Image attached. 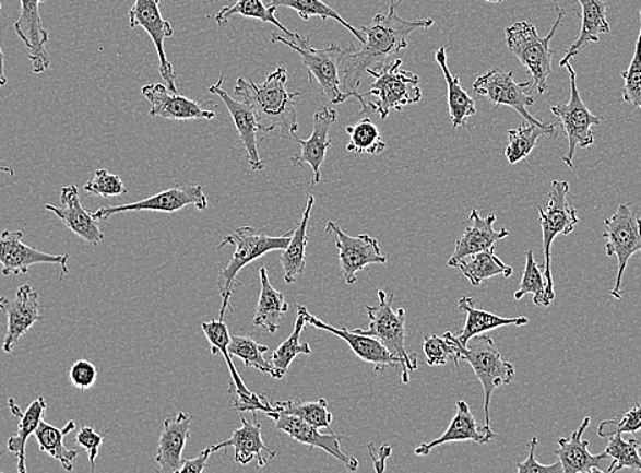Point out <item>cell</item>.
Returning <instances> with one entry per match:
<instances>
[{
    "instance_id": "6da1fadb",
    "label": "cell",
    "mask_w": 641,
    "mask_h": 473,
    "mask_svg": "<svg viewBox=\"0 0 641 473\" xmlns=\"http://www.w3.org/2000/svg\"><path fill=\"white\" fill-rule=\"evenodd\" d=\"M432 20H403L391 0L387 14H377L369 26H361L364 47L344 60L343 91L361 104L360 115L370 111L369 104L360 95L359 86L367 70L382 68L397 59V54L408 47V36L416 29H429Z\"/></svg>"
},
{
    "instance_id": "7a4b0ae2",
    "label": "cell",
    "mask_w": 641,
    "mask_h": 473,
    "mask_svg": "<svg viewBox=\"0 0 641 473\" xmlns=\"http://www.w3.org/2000/svg\"><path fill=\"white\" fill-rule=\"evenodd\" d=\"M287 79L284 66H278L261 85L240 76L235 85V95L242 97L244 103L253 109L262 133H273L278 129L283 137L293 139L299 129L295 98L304 92L289 93L286 90Z\"/></svg>"
},
{
    "instance_id": "3957f363",
    "label": "cell",
    "mask_w": 641,
    "mask_h": 473,
    "mask_svg": "<svg viewBox=\"0 0 641 473\" xmlns=\"http://www.w3.org/2000/svg\"><path fill=\"white\" fill-rule=\"evenodd\" d=\"M294 229L282 236H270L266 234L257 233L251 227H240L235 229L233 234L223 239L222 245L217 249H223L226 246H234L235 251L226 268L218 274L217 288L222 296L221 321H224L226 311L229 307V300L235 293V288L240 285L237 277L245 267L250 262L259 260L264 257L266 252L283 251L292 240Z\"/></svg>"
},
{
    "instance_id": "277c9868",
    "label": "cell",
    "mask_w": 641,
    "mask_h": 473,
    "mask_svg": "<svg viewBox=\"0 0 641 473\" xmlns=\"http://www.w3.org/2000/svg\"><path fill=\"white\" fill-rule=\"evenodd\" d=\"M272 43H282L284 46L298 52L309 74L310 84L319 82L323 95L333 104H342L348 98H353L343 91L342 80H340V69L343 68L344 60L355 52V47L349 44L347 48L339 47L332 44L328 48L311 47L310 36H298L295 40L276 33H272Z\"/></svg>"
},
{
    "instance_id": "5b68a950",
    "label": "cell",
    "mask_w": 641,
    "mask_h": 473,
    "mask_svg": "<svg viewBox=\"0 0 641 473\" xmlns=\"http://www.w3.org/2000/svg\"><path fill=\"white\" fill-rule=\"evenodd\" d=\"M556 11L555 25H553L549 35L545 37H541L536 27L527 21L517 22L506 31L509 51L529 70L533 76V87L538 92V95H544L547 90V79L551 73L553 60L550 43L566 19V13L560 5L556 4Z\"/></svg>"
},
{
    "instance_id": "8992f818",
    "label": "cell",
    "mask_w": 641,
    "mask_h": 473,
    "mask_svg": "<svg viewBox=\"0 0 641 473\" xmlns=\"http://www.w3.org/2000/svg\"><path fill=\"white\" fill-rule=\"evenodd\" d=\"M393 294L387 295L385 291H378V305L366 306L370 321L369 328L355 329V332L380 340L382 345L400 360L402 381L408 383L409 373L418 368V357L415 354H408L405 348V310H393Z\"/></svg>"
},
{
    "instance_id": "52a82bcc",
    "label": "cell",
    "mask_w": 641,
    "mask_h": 473,
    "mask_svg": "<svg viewBox=\"0 0 641 473\" xmlns=\"http://www.w3.org/2000/svg\"><path fill=\"white\" fill-rule=\"evenodd\" d=\"M403 60L396 59L382 68L367 70L375 79L369 92L365 96L376 97L377 102H370L372 111L387 119L389 113L403 111L405 107L418 104L422 98L419 76L402 69Z\"/></svg>"
},
{
    "instance_id": "ba28073f",
    "label": "cell",
    "mask_w": 641,
    "mask_h": 473,
    "mask_svg": "<svg viewBox=\"0 0 641 473\" xmlns=\"http://www.w3.org/2000/svg\"><path fill=\"white\" fill-rule=\"evenodd\" d=\"M533 81H514L512 71L492 68L476 79L473 90L496 106L513 108L514 111L522 115L525 122L538 126L544 131L546 139H556L555 123L544 122L529 113V107H533L535 104V97L529 93L530 90H533Z\"/></svg>"
},
{
    "instance_id": "9c48e42d",
    "label": "cell",
    "mask_w": 641,
    "mask_h": 473,
    "mask_svg": "<svg viewBox=\"0 0 641 473\" xmlns=\"http://www.w3.org/2000/svg\"><path fill=\"white\" fill-rule=\"evenodd\" d=\"M460 359L468 362L485 392V426L490 427V401L495 390L511 383L517 368L502 359L495 340L486 334L475 335L467 346H460Z\"/></svg>"
},
{
    "instance_id": "30bf717a",
    "label": "cell",
    "mask_w": 641,
    "mask_h": 473,
    "mask_svg": "<svg viewBox=\"0 0 641 473\" xmlns=\"http://www.w3.org/2000/svg\"><path fill=\"white\" fill-rule=\"evenodd\" d=\"M539 223L544 235V276L546 280V298L556 299L555 282L551 273V246L558 235H569L579 223L578 212L569 202V184L562 180H553L549 192V205L546 211L539 206Z\"/></svg>"
},
{
    "instance_id": "8fae6325",
    "label": "cell",
    "mask_w": 641,
    "mask_h": 473,
    "mask_svg": "<svg viewBox=\"0 0 641 473\" xmlns=\"http://www.w3.org/2000/svg\"><path fill=\"white\" fill-rule=\"evenodd\" d=\"M569 73V85H571V97L566 104H557L553 106L550 111L556 117L560 118L562 130L568 137V152L562 157V162L569 168L573 167L574 155H577L578 147H589L594 145V126H600L604 122L605 117H598L590 111L582 96H580L577 82V71H574L571 63L563 66Z\"/></svg>"
},
{
    "instance_id": "7c38bea8",
    "label": "cell",
    "mask_w": 641,
    "mask_h": 473,
    "mask_svg": "<svg viewBox=\"0 0 641 473\" xmlns=\"http://www.w3.org/2000/svg\"><path fill=\"white\" fill-rule=\"evenodd\" d=\"M602 236L607 240L606 256L616 257L618 263L616 283L610 295L621 300L622 277L628 262L637 252L641 255V217L627 203H621L617 212L605 220V230Z\"/></svg>"
},
{
    "instance_id": "4fadbf2b",
    "label": "cell",
    "mask_w": 641,
    "mask_h": 473,
    "mask_svg": "<svg viewBox=\"0 0 641 473\" xmlns=\"http://www.w3.org/2000/svg\"><path fill=\"white\" fill-rule=\"evenodd\" d=\"M201 328L211 343L212 354L223 355L227 362L228 370L232 373L233 378L229 394L233 395L234 409L239 412H251V414L259 411L264 412V414L272 412L273 406L271 401L266 399V394L259 395L250 392L242 378H240L237 367L233 363V356L228 352L232 335H229L226 322L221 321V319H213L210 322H202Z\"/></svg>"
},
{
    "instance_id": "5bb4252c",
    "label": "cell",
    "mask_w": 641,
    "mask_h": 473,
    "mask_svg": "<svg viewBox=\"0 0 641 473\" xmlns=\"http://www.w3.org/2000/svg\"><path fill=\"white\" fill-rule=\"evenodd\" d=\"M325 233L332 235L339 249L340 271L345 284L356 283V273L364 271L371 263H387L378 240L370 235L349 236L337 223L328 222Z\"/></svg>"
},
{
    "instance_id": "9a60e30c",
    "label": "cell",
    "mask_w": 641,
    "mask_h": 473,
    "mask_svg": "<svg viewBox=\"0 0 641 473\" xmlns=\"http://www.w3.org/2000/svg\"><path fill=\"white\" fill-rule=\"evenodd\" d=\"M189 205L195 206L199 211H205L207 208V198L201 186L173 187V189L158 192V194L145 198L142 201L126 203V205L100 208L95 213H92V216L100 223L118 213L144 211L175 213Z\"/></svg>"
},
{
    "instance_id": "2e32d148",
    "label": "cell",
    "mask_w": 641,
    "mask_h": 473,
    "mask_svg": "<svg viewBox=\"0 0 641 473\" xmlns=\"http://www.w3.org/2000/svg\"><path fill=\"white\" fill-rule=\"evenodd\" d=\"M131 29L142 27L155 44L158 55V70L169 91L178 93L177 73L174 66L167 59L166 49H164V38L174 36V27L167 20L163 19L161 10V0H135L133 8L129 11Z\"/></svg>"
},
{
    "instance_id": "e0dca14e",
    "label": "cell",
    "mask_w": 641,
    "mask_h": 473,
    "mask_svg": "<svg viewBox=\"0 0 641 473\" xmlns=\"http://www.w3.org/2000/svg\"><path fill=\"white\" fill-rule=\"evenodd\" d=\"M271 421L275 422L277 430L286 433L288 437L309 447L310 450L316 448L322 449L332 458L340 461L349 472L358 471V460L353 456L345 454L340 447L343 438L337 434H322L320 428L309 425L308 422L300 419L298 416L283 414V412L272 411L265 414Z\"/></svg>"
},
{
    "instance_id": "ac0fdd59",
    "label": "cell",
    "mask_w": 641,
    "mask_h": 473,
    "mask_svg": "<svg viewBox=\"0 0 641 473\" xmlns=\"http://www.w3.org/2000/svg\"><path fill=\"white\" fill-rule=\"evenodd\" d=\"M24 234L21 230H4L0 234V265L3 276H20L29 272V268L38 263L59 265L62 268L60 280L69 273V256H54L43 252L22 241Z\"/></svg>"
},
{
    "instance_id": "d6986e66",
    "label": "cell",
    "mask_w": 641,
    "mask_h": 473,
    "mask_svg": "<svg viewBox=\"0 0 641 473\" xmlns=\"http://www.w3.org/2000/svg\"><path fill=\"white\" fill-rule=\"evenodd\" d=\"M41 309L37 291L29 284L21 285L14 299L0 296V310L8 317V332L2 344L5 354L13 352L14 346L29 332L33 324L43 321Z\"/></svg>"
},
{
    "instance_id": "ffe728a7",
    "label": "cell",
    "mask_w": 641,
    "mask_h": 473,
    "mask_svg": "<svg viewBox=\"0 0 641 473\" xmlns=\"http://www.w3.org/2000/svg\"><path fill=\"white\" fill-rule=\"evenodd\" d=\"M297 310L302 312L306 323H309L317 329L325 330V332L343 339L359 359L369 363V365L375 367L377 374H381L387 367L399 368V370L402 368L397 357L393 356L391 352L382 345L380 340L355 332V330L334 328L332 324H328L313 315H310V311L306 309L305 306L298 305Z\"/></svg>"
},
{
    "instance_id": "44dd1931",
    "label": "cell",
    "mask_w": 641,
    "mask_h": 473,
    "mask_svg": "<svg viewBox=\"0 0 641 473\" xmlns=\"http://www.w3.org/2000/svg\"><path fill=\"white\" fill-rule=\"evenodd\" d=\"M47 0H21V15L14 24V31L26 48L31 59L33 73L41 74L51 66V57L46 49L49 40L48 32L43 25L40 4Z\"/></svg>"
},
{
    "instance_id": "7402d4cb",
    "label": "cell",
    "mask_w": 641,
    "mask_h": 473,
    "mask_svg": "<svg viewBox=\"0 0 641 473\" xmlns=\"http://www.w3.org/2000/svg\"><path fill=\"white\" fill-rule=\"evenodd\" d=\"M337 120V113L328 107L317 109L313 117V133L309 140H300L294 135L292 140L299 142L300 152L292 158L294 167H304L309 164L313 169V180L311 185H319L321 181V167L325 162L329 146L332 145L331 131L332 125Z\"/></svg>"
},
{
    "instance_id": "603a6c76",
    "label": "cell",
    "mask_w": 641,
    "mask_h": 473,
    "mask_svg": "<svg viewBox=\"0 0 641 473\" xmlns=\"http://www.w3.org/2000/svg\"><path fill=\"white\" fill-rule=\"evenodd\" d=\"M224 74L216 82L215 85L210 86L212 95L222 98L224 106L227 107L229 115L234 120L235 129H237L240 141L248 153V162L251 169L262 170L265 168V162L261 158L259 152V131H262L259 119L248 104L244 102L234 100L226 91L223 90Z\"/></svg>"
},
{
    "instance_id": "cb8c5ba5",
    "label": "cell",
    "mask_w": 641,
    "mask_h": 473,
    "mask_svg": "<svg viewBox=\"0 0 641 473\" xmlns=\"http://www.w3.org/2000/svg\"><path fill=\"white\" fill-rule=\"evenodd\" d=\"M60 202H62V208L49 205V203L44 208L58 216L71 233L80 236L86 244L93 246L102 244L104 240L103 230L98 227V222L92 216V213L82 206L79 187L75 185L63 187L60 191Z\"/></svg>"
},
{
    "instance_id": "d4e9b609",
    "label": "cell",
    "mask_w": 641,
    "mask_h": 473,
    "mask_svg": "<svg viewBox=\"0 0 641 473\" xmlns=\"http://www.w3.org/2000/svg\"><path fill=\"white\" fill-rule=\"evenodd\" d=\"M142 96L151 103L152 117L171 120H211L216 113L205 109L190 98L173 93L164 84H150L142 87Z\"/></svg>"
},
{
    "instance_id": "484cf974",
    "label": "cell",
    "mask_w": 641,
    "mask_h": 473,
    "mask_svg": "<svg viewBox=\"0 0 641 473\" xmlns=\"http://www.w3.org/2000/svg\"><path fill=\"white\" fill-rule=\"evenodd\" d=\"M240 422L242 427L235 430L233 437L217 445H213V453L221 452L227 448L235 450V463L240 465H248L257 459L259 466L262 469L268 460L276 458L275 450L266 447L264 439H262V427L257 421V412H253V421L249 422L240 412Z\"/></svg>"
},
{
    "instance_id": "4316f807",
    "label": "cell",
    "mask_w": 641,
    "mask_h": 473,
    "mask_svg": "<svg viewBox=\"0 0 641 473\" xmlns=\"http://www.w3.org/2000/svg\"><path fill=\"white\" fill-rule=\"evenodd\" d=\"M496 214H489L487 217H480L476 209L470 214L468 227L465 228L462 238L454 245V251L449 258L448 267L456 268L458 263L465 258L476 255V252L486 251L495 247L497 241L506 239L509 230L502 228L495 229Z\"/></svg>"
},
{
    "instance_id": "83f0119b",
    "label": "cell",
    "mask_w": 641,
    "mask_h": 473,
    "mask_svg": "<svg viewBox=\"0 0 641 473\" xmlns=\"http://www.w3.org/2000/svg\"><path fill=\"white\" fill-rule=\"evenodd\" d=\"M498 438L490 427L480 426L476 422L473 412L465 401L459 400L456 403V415H454L451 425L443 433V436L432 439L430 442L422 444L415 449L416 456L430 454L431 450L441 447V445L451 442L474 441L476 444H489L491 439Z\"/></svg>"
},
{
    "instance_id": "f1b7e54d",
    "label": "cell",
    "mask_w": 641,
    "mask_h": 473,
    "mask_svg": "<svg viewBox=\"0 0 641 473\" xmlns=\"http://www.w3.org/2000/svg\"><path fill=\"white\" fill-rule=\"evenodd\" d=\"M193 416L178 412L175 419L164 421L156 454L158 472L179 473L183 465V450L190 439V426Z\"/></svg>"
},
{
    "instance_id": "f546056e",
    "label": "cell",
    "mask_w": 641,
    "mask_h": 473,
    "mask_svg": "<svg viewBox=\"0 0 641 473\" xmlns=\"http://www.w3.org/2000/svg\"><path fill=\"white\" fill-rule=\"evenodd\" d=\"M591 423V417H584L582 425L569 438L558 439V448L553 452L560 459L563 473H593L604 472L601 464L606 459H609L605 452L601 454H591L589 450L590 441L583 438V434L587 430Z\"/></svg>"
},
{
    "instance_id": "4dcf8cb0",
    "label": "cell",
    "mask_w": 641,
    "mask_h": 473,
    "mask_svg": "<svg viewBox=\"0 0 641 473\" xmlns=\"http://www.w3.org/2000/svg\"><path fill=\"white\" fill-rule=\"evenodd\" d=\"M582 5V27H580L577 40L569 47L566 57L561 59L560 68L569 60L577 57L591 44L600 42V36L610 33V24L606 20L607 5L605 0H578Z\"/></svg>"
},
{
    "instance_id": "1f68e13d",
    "label": "cell",
    "mask_w": 641,
    "mask_h": 473,
    "mask_svg": "<svg viewBox=\"0 0 641 473\" xmlns=\"http://www.w3.org/2000/svg\"><path fill=\"white\" fill-rule=\"evenodd\" d=\"M459 309L467 315L464 328L456 334V339L462 346H467L468 341L475 335L485 334L490 330L502 327H524V324L529 323L527 317L506 318L478 309L474 298H467V296L460 298Z\"/></svg>"
},
{
    "instance_id": "d6a6232c",
    "label": "cell",
    "mask_w": 641,
    "mask_h": 473,
    "mask_svg": "<svg viewBox=\"0 0 641 473\" xmlns=\"http://www.w3.org/2000/svg\"><path fill=\"white\" fill-rule=\"evenodd\" d=\"M9 406L11 414L19 417L20 423L19 433L8 441V452L14 453L16 459H19V472L26 473V444L29 441L31 436L37 430L38 425H40L44 419V415H46L47 401L44 398H37L24 412H22L20 406L16 405L14 399L9 400Z\"/></svg>"
},
{
    "instance_id": "836d02e7",
    "label": "cell",
    "mask_w": 641,
    "mask_h": 473,
    "mask_svg": "<svg viewBox=\"0 0 641 473\" xmlns=\"http://www.w3.org/2000/svg\"><path fill=\"white\" fill-rule=\"evenodd\" d=\"M436 62L442 70L448 87V108L451 115L452 128L462 129L468 119L476 114L475 100L463 90L460 76H454L448 68L447 49L438 48L435 54Z\"/></svg>"
},
{
    "instance_id": "e575fe53",
    "label": "cell",
    "mask_w": 641,
    "mask_h": 473,
    "mask_svg": "<svg viewBox=\"0 0 641 473\" xmlns=\"http://www.w3.org/2000/svg\"><path fill=\"white\" fill-rule=\"evenodd\" d=\"M316 198L309 197L308 205H306L302 222L294 229L293 238L289 240L286 249L281 256V263L284 271V282L293 284L300 274H304L306 269V249L309 245V223L310 214L313 211Z\"/></svg>"
},
{
    "instance_id": "d590c367",
    "label": "cell",
    "mask_w": 641,
    "mask_h": 473,
    "mask_svg": "<svg viewBox=\"0 0 641 473\" xmlns=\"http://www.w3.org/2000/svg\"><path fill=\"white\" fill-rule=\"evenodd\" d=\"M260 280L261 294L253 323L273 334L281 328L282 317L288 312L289 306L286 296L281 291L273 288L266 268L260 269Z\"/></svg>"
},
{
    "instance_id": "8d00e7d4",
    "label": "cell",
    "mask_w": 641,
    "mask_h": 473,
    "mask_svg": "<svg viewBox=\"0 0 641 473\" xmlns=\"http://www.w3.org/2000/svg\"><path fill=\"white\" fill-rule=\"evenodd\" d=\"M75 430V422L70 421L68 425L62 428L49 425V423L41 421L35 431V437L40 447L41 452L51 456L52 459L59 461L60 465L66 471H73V463L79 458L76 450H70L64 447L63 439L69 436L71 431Z\"/></svg>"
},
{
    "instance_id": "74e56055",
    "label": "cell",
    "mask_w": 641,
    "mask_h": 473,
    "mask_svg": "<svg viewBox=\"0 0 641 473\" xmlns=\"http://www.w3.org/2000/svg\"><path fill=\"white\" fill-rule=\"evenodd\" d=\"M276 5H266L262 0H237L234 4L226 5L215 16L218 26L229 24V19L234 15L245 16V19L259 20L265 24H272L281 29L284 35L292 37L293 40L299 36V33L288 31L281 21L276 19Z\"/></svg>"
},
{
    "instance_id": "f35d334b",
    "label": "cell",
    "mask_w": 641,
    "mask_h": 473,
    "mask_svg": "<svg viewBox=\"0 0 641 473\" xmlns=\"http://www.w3.org/2000/svg\"><path fill=\"white\" fill-rule=\"evenodd\" d=\"M456 268L463 273L468 282L478 287L485 280L498 276L511 277L513 274L512 267L506 265L500 258L496 256L495 247L486 251L476 252V255L465 258L458 263Z\"/></svg>"
},
{
    "instance_id": "ab89813d",
    "label": "cell",
    "mask_w": 641,
    "mask_h": 473,
    "mask_svg": "<svg viewBox=\"0 0 641 473\" xmlns=\"http://www.w3.org/2000/svg\"><path fill=\"white\" fill-rule=\"evenodd\" d=\"M306 324L308 323H306L302 312L298 311L292 335L271 356L272 378H284L295 357L311 354L310 345L305 341H300V335H302Z\"/></svg>"
},
{
    "instance_id": "60d3db41",
    "label": "cell",
    "mask_w": 641,
    "mask_h": 473,
    "mask_svg": "<svg viewBox=\"0 0 641 473\" xmlns=\"http://www.w3.org/2000/svg\"><path fill=\"white\" fill-rule=\"evenodd\" d=\"M270 401L273 411L298 416L311 426L331 430L333 415L328 410V401L325 399H320L319 401Z\"/></svg>"
},
{
    "instance_id": "b9f144b4",
    "label": "cell",
    "mask_w": 641,
    "mask_h": 473,
    "mask_svg": "<svg viewBox=\"0 0 641 473\" xmlns=\"http://www.w3.org/2000/svg\"><path fill=\"white\" fill-rule=\"evenodd\" d=\"M271 4L276 5V8L293 9L297 11L302 20H310L313 19V16H317V19L322 21L329 19L337 21L340 25L345 27V29L353 33L361 44L365 43L364 32L356 29V27L345 21L336 10L332 9L331 5L325 2H322V0H271Z\"/></svg>"
},
{
    "instance_id": "7bdbcfd3",
    "label": "cell",
    "mask_w": 641,
    "mask_h": 473,
    "mask_svg": "<svg viewBox=\"0 0 641 473\" xmlns=\"http://www.w3.org/2000/svg\"><path fill=\"white\" fill-rule=\"evenodd\" d=\"M349 135L347 151L356 155L380 156L387 150V144L381 139L380 130L371 122V119L364 118L354 126L345 128Z\"/></svg>"
},
{
    "instance_id": "ee69618b",
    "label": "cell",
    "mask_w": 641,
    "mask_h": 473,
    "mask_svg": "<svg viewBox=\"0 0 641 473\" xmlns=\"http://www.w3.org/2000/svg\"><path fill=\"white\" fill-rule=\"evenodd\" d=\"M605 453L613 460L606 473L629 469L641 472V456L637 439H624L622 434L610 437Z\"/></svg>"
},
{
    "instance_id": "f6af8a7d",
    "label": "cell",
    "mask_w": 641,
    "mask_h": 473,
    "mask_svg": "<svg viewBox=\"0 0 641 473\" xmlns=\"http://www.w3.org/2000/svg\"><path fill=\"white\" fill-rule=\"evenodd\" d=\"M533 295L534 305L547 307L550 301L546 298V280L544 271H542L538 263L534 260V251L525 252V267L522 283L519 289L514 293V299H523L525 295Z\"/></svg>"
},
{
    "instance_id": "bcb514c9",
    "label": "cell",
    "mask_w": 641,
    "mask_h": 473,
    "mask_svg": "<svg viewBox=\"0 0 641 473\" xmlns=\"http://www.w3.org/2000/svg\"><path fill=\"white\" fill-rule=\"evenodd\" d=\"M460 343L456 334L447 332L440 335H425L424 352L429 366H446L448 362H453L459 367Z\"/></svg>"
},
{
    "instance_id": "7dc6e473",
    "label": "cell",
    "mask_w": 641,
    "mask_h": 473,
    "mask_svg": "<svg viewBox=\"0 0 641 473\" xmlns=\"http://www.w3.org/2000/svg\"><path fill=\"white\" fill-rule=\"evenodd\" d=\"M270 351L266 345L257 343L253 339L246 338V335H232L229 341L228 352L234 357H239L244 360L246 367H253L264 374H271L272 366L266 362L264 354Z\"/></svg>"
},
{
    "instance_id": "c3c4849f",
    "label": "cell",
    "mask_w": 641,
    "mask_h": 473,
    "mask_svg": "<svg viewBox=\"0 0 641 473\" xmlns=\"http://www.w3.org/2000/svg\"><path fill=\"white\" fill-rule=\"evenodd\" d=\"M545 135L538 126L525 123L519 129L508 131L506 157L509 164H518L535 150L539 137Z\"/></svg>"
},
{
    "instance_id": "681fc988",
    "label": "cell",
    "mask_w": 641,
    "mask_h": 473,
    "mask_svg": "<svg viewBox=\"0 0 641 473\" xmlns=\"http://www.w3.org/2000/svg\"><path fill=\"white\" fill-rule=\"evenodd\" d=\"M624 80L622 98L624 102L632 104L634 108L641 111V10H640V32L637 46H634L631 64L621 73Z\"/></svg>"
},
{
    "instance_id": "f907efd6",
    "label": "cell",
    "mask_w": 641,
    "mask_h": 473,
    "mask_svg": "<svg viewBox=\"0 0 641 473\" xmlns=\"http://www.w3.org/2000/svg\"><path fill=\"white\" fill-rule=\"evenodd\" d=\"M86 194L103 198L120 197L128 192L120 176L109 174L107 169H97L93 178L84 186Z\"/></svg>"
},
{
    "instance_id": "816d5d0a",
    "label": "cell",
    "mask_w": 641,
    "mask_h": 473,
    "mask_svg": "<svg viewBox=\"0 0 641 473\" xmlns=\"http://www.w3.org/2000/svg\"><path fill=\"white\" fill-rule=\"evenodd\" d=\"M641 430V404L628 411L620 421H605L598 427V436L607 438L616 434H637Z\"/></svg>"
},
{
    "instance_id": "f5cc1de1",
    "label": "cell",
    "mask_w": 641,
    "mask_h": 473,
    "mask_svg": "<svg viewBox=\"0 0 641 473\" xmlns=\"http://www.w3.org/2000/svg\"><path fill=\"white\" fill-rule=\"evenodd\" d=\"M70 382L79 390H90L96 383L98 371L90 360H76L70 368Z\"/></svg>"
},
{
    "instance_id": "db71d44e",
    "label": "cell",
    "mask_w": 641,
    "mask_h": 473,
    "mask_svg": "<svg viewBox=\"0 0 641 473\" xmlns=\"http://www.w3.org/2000/svg\"><path fill=\"white\" fill-rule=\"evenodd\" d=\"M103 442L104 438L100 434L93 430L92 427H82L79 434H76L75 444L80 445L82 449H85L87 456H90L92 472H95L98 450H100Z\"/></svg>"
},
{
    "instance_id": "11a10c76",
    "label": "cell",
    "mask_w": 641,
    "mask_h": 473,
    "mask_svg": "<svg viewBox=\"0 0 641 473\" xmlns=\"http://www.w3.org/2000/svg\"><path fill=\"white\" fill-rule=\"evenodd\" d=\"M538 447V438L534 437L531 439L530 442V453L527 460L522 461V463H518L517 471L519 473H531V472H539V473H562V465L560 461L556 464L544 465L541 464L539 461L535 459V450Z\"/></svg>"
},
{
    "instance_id": "9f6ffc18",
    "label": "cell",
    "mask_w": 641,
    "mask_h": 473,
    "mask_svg": "<svg viewBox=\"0 0 641 473\" xmlns=\"http://www.w3.org/2000/svg\"><path fill=\"white\" fill-rule=\"evenodd\" d=\"M213 453L212 447L202 450V452L197 456L195 459L186 460L183 459L182 469H180L179 473H201L204 472L207 465V460H210L211 454Z\"/></svg>"
},
{
    "instance_id": "6f0895ef",
    "label": "cell",
    "mask_w": 641,
    "mask_h": 473,
    "mask_svg": "<svg viewBox=\"0 0 641 473\" xmlns=\"http://www.w3.org/2000/svg\"><path fill=\"white\" fill-rule=\"evenodd\" d=\"M367 448H369L370 458L372 459V461H375V470L378 473H382L383 471H385V463L387 460L391 458L392 448L389 447V445H382V447L377 450V454L375 450V445L370 444Z\"/></svg>"
},
{
    "instance_id": "680465c9",
    "label": "cell",
    "mask_w": 641,
    "mask_h": 473,
    "mask_svg": "<svg viewBox=\"0 0 641 473\" xmlns=\"http://www.w3.org/2000/svg\"><path fill=\"white\" fill-rule=\"evenodd\" d=\"M0 11H2V4H0ZM5 84H8V79H5L4 74V55L2 47H0V86H4Z\"/></svg>"
},
{
    "instance_id": "91938a15",
    "label": "cell",
    "mask_w": 641,
    "mask_h": 473,
    "mask_svg": "<svg viewBox=\"0 0 641 473\" xmlns=\"http://www.w3.org/2000/svg\"><path fill=\"white\" fill-rule=\"evenodd\" d=\"M0 173L9 174L11 176L15 174L14 169L10 167H0Z\"/></svg>"
},
{
    "instance_id": "94428289",
    "label": "cell",
    "mask_w": 641,
    "mask_h": 473,
    "mask_svg": "<svg viewBox=\"0 0 641 473\" xmlns=\"http://www.w3.org/2000/svg\"><path fill=\"white\" fill-rule=\"evenodd\" d=\"M487 3H501L503 0H485Z\"/></svg>"
},
{
    "instance_id": "6125c7cd",
    "label": "cell",
    "mask_w": 641,
    "mask_h": 473,
    "mask_svg": "<svg viewBox=\"0 0 641 473\" xmlns=\"http://www.w3.org/2000/svg\"><path fill=\"white\" fill-rule=\"evenodd\" d=\"M634 439H637V442L639 445V449H640V452H641V437H634Z\"/></svg>"
},
{
    "instance_id": "be15d7a7",
    "label": "cell",
    "mask_w": 641,
    "mask_h": 473,
    "mask_svg": "<svg viewBox=\"0 0 641 473\" xmlns=\"http://www.w3.org/2000/svg\"><path fill=\"white\" fill-rule=\"evenodd\" d=\"M402 2H403V0H397V3H402Z\"/></svg>"
}]
</instances>
